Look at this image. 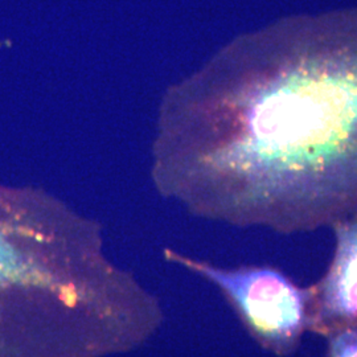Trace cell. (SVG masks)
Masks as SVG:
<instances>
[{"instance_id":"4","label":"cell","mask_w":357,"mask_h":357,"mask_svg":"<svg viewBox=\"0 0 357 357\" xmlns=\"http://www.w3.org/2000/svg\"><path fill=\"white\" fill-rule=\"evenodd\" d=\"M324 357H357V323L324 336Z\"/></svg>"},{"instance_id":"3","label":"cell","mask_w":357,"mask_h":357,"mask_svg":"<svg viewBox=\"0 0 357 357\" xmlns=\"http://www.w3.org/2000/svg\"><path fill=\"white\" fill-rule=\"evenodd\" d=\"M335 248L319 281L310 284L311 330L321 337L357 323V212L331 227Z\"/></svg>"},{"instance_id":"1","label":"cell","mask_w":357,"mask_h":357,"mask_svg":"<svg viewBox=\"0 0 357 357\" xmlns=\"http://www.w3.org/2000/svg\"><path fill=\"white\" fill-rule=\"evenodd\" d=\"M155 185L200 216L282 234L357 212V20L238 38L166 90Z\"/></svg>"},{"instance_id":"5","label":"cell","mask_w":357,"mask_h":357,"mask_svg":"<svg viewBox=\"0 0 357 357\" xmlns=\"http://www.w3.org/2000/svg\"><path fill=\"white\" fill-rule=\"evenodd\" d=\"M7 241H10V240L7 238V236H3V234L0 233V249H3V248L7 246Z\"/></svg>"},{"instance_id":"2","label":"cell","mask_w":357,"mask_h":357,"mask_svg":"<svg viewBox=\"0 0 357 357\" xmlns=\"http://www.w3.org/2000/svg\"><path fill=\"white\" fill-rule=\"evenodd\" d=\"M174 259L213 282L250 335L275 356H291L311 330L312 295L275 266L222 268L174 255Z\"/></svg>"}]
</instances>
